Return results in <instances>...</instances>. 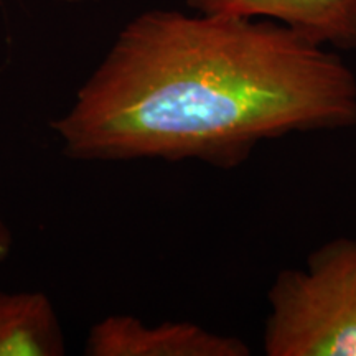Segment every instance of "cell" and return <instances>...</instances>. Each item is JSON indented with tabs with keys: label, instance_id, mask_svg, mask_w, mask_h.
Masks as SVG:
<instances>
[{
	"label": "cell",
	"instance_id": "cell-1",
	"mask_svg": "<svg viewBox=\"0 0 356 356\" xmlns=\"http://www.w3.org/2000/svg\"><path fill=\"white\" fill-rule=\"evenodd\" d=\"M356 126V74L270 20L152 10L119 33L51 129L86 162L234 168L266 140Z\"/></svg>",
	"mask_w": 356,
	"mask_h": 356
},
{
	"label": "cell",
	"instance_id": "cell-2",
	"mask_svg": "<svg viewBox=\"0 0 356 356\" xmlns=\"http://www.w3.org/2000/svg\"><path fill=\"white\" fill-rule=\"evenodd\" d=\"M267 305V356H356V239H333L304 267L280 270Z\"/></svg>",
	"mask_w": 356,
	"mask_h": 356
},
{
	"label": "cell",
	"instance_id": "cell-3",
	"mask_svg": "<svg viewBox=\"0 0 356 356\" xmlns=\"http://www.w3.org/2000/svg\"><path fill=\"white\" fill-rule=\"evenodd\" d=\"M89 356H249L241 338L207 330L193 322L149 325L132 315H109L88 333Z\"/></svg>",
	"mask_w": 356,
	"mask_h": 356
},
{
	"label": "cell",
	"instance_id": "cell-4",
	"mask_svg": "<svg viewBox=\"0 0 356 356\" xmlns=\"http://www.w3.org/2000/svg\"><path fill=\"white\" fill-rule=\"evenodd\" d=\"M198 13L280 24L325 48H356V0H188Z\"/></svg>",
	"mask_w": 356,
	"mask_h": 356
},
{
	"label": "cell",
	"instance_id": "cell-5",
	"mask_svg": "<svg viewBox=\"0 0 356 356\" xmlns=\"http://www.w3.org/2000/svg\"><path fill=\"white\" fill-rule=\"evenodd\" d=\"M65 333L42 292H0V356H60Z\"/></svg>",
	"mask_w": 356,
	"mask_h": 356
},
{
	"label": "cell",
	"instance_id": "cell-6",
	"mask_svg": "<svg viewBox=\"0 0 356 356\" xmlns=\"http://www.w3.org/2000/svg\"><path fill=\"white\" fill-rule=\"evenodd\" d=\"M12 249V231L0 220V264L7 259Z\"/></svg>",
	"mask_w": 356,
	"mask_h": 356
}]
</instances>
